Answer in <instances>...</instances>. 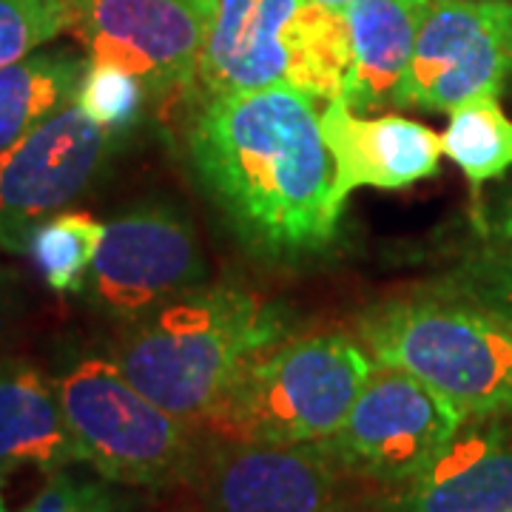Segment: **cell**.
Returning a JSON list of instances; mask_svg holds the SVG:
<instances>
[{"label":"cell","mask_w":512,"mask_h":512,"mask_svg":"<svg viewBox=\"0 0 512 512\" xmlns=\"http://www.w3.org/2000/svg\"><path fill=\"white\" fill-rule=\"evenodd\" d=\"M313 100L291 83L214 94L188 126L194 177L259 259L299 262L339 234L333 160Z\"/></svg>","instance_id":"1"},{"label":"cell","mask_w":512,"mask_h":512,"mask_svg":"<svg viewBox=\"0 0 512 512\" xmlns=\"http://www.w3.org/2000/svg\"><path fill=\"white\" fill-rule=\"evenodd\" d=\"M282 339L288 319L279 305L205 282L131 322L111 359L151 402L202 430L239 370Z\"/></svg>","instance_id":"2"},{"label":"cell","mask_w":512,"mask_h":512,"mask_svg":"<svg viewBox=\"0 0 512 512\" xmlns=\"http://www.w3.org/2000/svg\"><path fill=\"white\" fill-rule=\"evenodd\" d=\"M356 330L376 362L421 379L467 421L512 416V328L493 313L427 285L370 305Z\"/></svg>","instance_id":"3"},{"label":"cell","mask_w":512,"mask_h":512,"mask_svg":"<svg viewBox=\"0 0 512 512\" xmlns=\"http://www.w3.org/2000/svg\"><path fill=\"white\" fill-rule=\"evenodd\" d=\"M376 359L359 339H282L239 370L202 433L222 439L319 444L348 419Z\"/></svg>","instance_id":"4"},{"label":"cell","mask_w":512,"mask_h":512,"mask_svg":"<svg viewBox=\"0 0 512 512\" xmlns=\"http://www.w3.org/2000/svg\"><path fill=\"white\" fill-rule=\"evenodd\" d=\"M80 461L120 487L188 484L202 430L171 416L128 382L111 356H86L55 376Z\"/></svg>","instance_id":"5"},{"label":"cell","mask_w":512,"mask_h":512,"mask_svg":"<svg viewBox=\"0 0 512 512\" xmlns=\"http://www.w3.org/2000/svg\"><path fill=\"white\" fill-rule=\"evenodd\" d=\"M467 416L407 370L376 362L342 427L322 441L342 473L396 487L456 439Z\"/></svg>","instance_id":"6"},{"label":"cell","mask_w":512,"mask_h":512,"mask_svg":"<svg viewBox=\"0 0 512 512\" xmlns=\"http://www.w3.org/2000/svg\"><path fill=\"white\" fill-rule=\"evenodd\" d=\"M208 265L194 222L168 202H140L106 222L86 291L117 322H137L205 285Z\"/></svg>","instance_id":"7"},{"label":"cell","mask_w":512,"mask_h":512,"mask_svg":"<svg viewBox=\"0 0 512 512\" xmlns=\"http://www.w3.org/2000/svg\"><path fill=\"white\" fill-rule=\"evenodd\" d=\"M217 0H74L72 32L92 63L137 74L151 97L191 86Z\"/></svg>","instance_id":"8"},{"label":"cell","mask_w":512,"mask_h":512,"mask_svg":"<svg viewBox=\"0 0 512 512\" xmlns=\"http://www.w3.org/2000/svg\"><path fill=\"white\" fill-rule=\"evenodd\" d=\"M342 467L319 444L202 433L188 478L205 512H339Z\"/></svg>","instance_id":"9"},{"label":"cell","mask_w":512,"mask_h":512,"mask_svg":"<svg viewBox=\"0 0 512 512\" xmlns=\"http://www.w3.org/2000/svg\"><path fill=\"white\" fill-rule=\"evenodd\" d=\"M512 77V0H433L396 106L458 109Z\"/></svg>","instance_id":"10"},{"label":"cell","mask_w":512,"mask_h":512,"mask_svg":"<svg viewBox=\"0 0 512 512\" xmlns=\"http://www.w3.org/2000/svg\"><path fill=\"white\" fill-rule=\"evenodd\" d=\"M114 134L77 100L0 151V248L23 251L32 228L66 211L109 160Z\"/></svg>","instance_id":"11"},{"label":"cell","mask_w":512,"mask_h":512,"mask_svg":"<svg viewBox=\"0 0 512 512\" xmlns=\"http://www.w3.org/2000/svg\"><path fill=\"white\" fill-rule=\"evenodd\" d=\"M308 0H217L197 83L205 97L296 86Z\"/></svg>","instance_id":"12"},{"label":"cell","mask_w":512,"mask_h":512,"mask_svg":"<svg viewBox=\"0 0 512 512\" xmlns=\"http://www.w3.org/2000/svg\"><path fill=\"white\" fill-rule=\"evenodd\" d=\"M322 137L333 160V202H345L359 188L399 191L436 177L444 157L441 134L399 114L365 120L342 97L319 114Z\"/></svg>","instance_id":"13"},{"label":"cell","mask_w":512,"mask_h":512,"mask_svg":"<svg viewBox=\"0 0 512 512\" xmlns=\"http://www.w3.org/2000/svg\"><path fill=\"white\" fill-rule=\"evenodd\" d=\"M373 512H512V424L470 419L421 473L387 487Z\"/></svg>","instance_id":"14"},{"label":"cell","mask_w":512,"mask_h":512,"mask_svg":"<svg viewBox=\"0 0 512 512\" xmlns=\"http://www.w3.org/2000/svg\"><path fill=\"white\" fill-rule=\"evenodd\" d=\"M433 0H353L345 9L350 66L342 100L353 111L396 106Z\"/></svg>","instance_id":"15"},{"label":"cell","mask_w":512,"mask_h":512,"mask_svg":"<svg viewBox=\"0 0 512 512\" xmlns=\"http://www.w3.org/2000/svg\"><path fill=\"white\" fill-rule=\"evenodd\" d=\"M80 461L55 379L18 356H0V470L35 467L52 476Z\"/></svg>","instance_id":"16"},{"label":"cell","mask_w":512,"mask_h":512,"mask_svg":"<svg viewBox=\"0 0 512 512\" xmlns=\"http://www.w3.org/2000/svg\"><path fill=\"white\" fill-rule=\"evenodd\" d=\"M89 57L32 52L0 69V151L77 100Z\"/></svg>","instance_id":"17"},{"label":"cell","mask_w":512,"mask_h":512,"mask_svg":"<svg viewBox=\"0 0 512 512\" xmlns=\"http://www.w3.org/2000/svg\"><path fill=\"white\" fill-rule=\"evenodd\" d=\"M441 143L473 188L504 177L512 168V120L495 94L467 100L450 111Z\"/></svg>","instance_id":"18"},{"label":"cell","mask_w":512,"mask_h":512,"mask_svg":"<svg viewBox=\"0 0 512 512\" xmlns=\"http://www.w3.org/2000/svg\"><path fill=\"white\" fill-rule=\"evenodd\" d=\"M106 222L89 211H57L32 228L23 242V254L35 262L46 285L57 293L83 291L100 251Z\"/></svg>","instance_id":"19"},{"label":"cell","mask_w":512,"mask_h":512,"mask_svg":"<svg viewBox=\"0 0 512 512\" xmlns=\"http://www.w3.org/2000/svg\"><path fill=\"white\" fill-rule=\"evenodd\" d=\"M148 97L151 94L146 83L137 74L111 66V63H92V60L77 89V103L114 137H120L140 120Z\"/></svg>","instance_id":"20"},{"label":"cell","mask_w":512,"mask_h":512,"mask_svg":"<svg viewBox=\"0 0 512 512\" xmlns=\"http://www.w3.org/2000/svg\"><path fill=\"white\" fill-rule=\"evenodd\" d=\"M74 0H0V69L69 32Z\"/></svg>","instance_id":"21"},{"label":"cell","mask_w":512,"mask_h":512,"mask_svg":"<svg viewBox=\"0 0 512 512\" xmlns=\"http://www.w3.org/2000/svg\"><path fill=\"white\" fill-rule=\"evenodd\" d=\"M430 288L493 313L495 319L512 328V254L487 248L481 254L467 256L453 274L433 282Z\"/></svg>","instance_id":"22"},{"label":"cell","mask_w":512,"mask_h":512,"mask_svg":"<svg viewBox=\"0 0 512 512\" xmlns=\"http://www.w3.org/2000/svg\"><path fill=\"white\" fill-rule=\"evenodd\" d=\"M23 512H128V504L103 476H77L66 467L49 476Z\"/></svg>","instance_id":"23"},{"label":"cell","mask_w":512,"mask_h":512,"mask_svg":"<svg viewBox=\"0 0 512 512\" xmlns=\"http://www.w3.org/2000/svg\"><path fill=\"white\" fill-rule=\"evenodd\" d=\"M484 231H487V248L512 254V180L504 185V191L490 208Z\"/></svg>","instance_id":"24"},{"label":"cell","mask_w":512,"mask_h":512,"mask_svg":"<svg viewBox=\"0 0 512 512\" xmlns=\"http://www.w3.org/2000/svg\"><path fill=\"white\" fill-rule=\"evenodd\" d=\"M9 470H0V512H12L9 510V501H6V487H9Z\"/></svg>","instance_id":"25"},{"label":"cell","mask_w":512,"mask_h":512,"mask_svg":"<svg viewBox=\"0 0 512 512\" xmlns=\"http://www.w3.org/2000/svg\"><path fill=\"white\" fill-rule=\"evenodd\" d=\"M316 6H322V9H333V12H345L353 0H311Z\"/></svg>","instance_id":"26"},{"label":"cell","mask_w":512,"mask_h":512,"mask_svg":"<svg viewBox=\"0 0 512 512\" xmlns=\"http://www.w3.org/2000/svg\"><path fill=\"white\" fill-rule=\"evenodd\" d=\"M3 291H6V271L0 265V311H3Z\"/></svg>","instance_id":"27"}]
</instances>
